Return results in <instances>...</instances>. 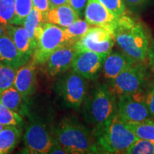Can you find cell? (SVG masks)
<instances>
[{
	"instance_id": "1",
	"label": "cell",
	"mask_w": 154,
	"mask_h": 154,
	"mask_svg": "<svg viewBox=\"0 0 154 154\" xmlns=\"http://www.w3.org/2000/svg\"><path fill=\"white\" fill-rule=\"evenodd\" d=\"M54 139L66 153H101L93 133L73 118H64L53 127Z\"/></svg>"
},
{
	"instance_id": "2",
	"label": "cell",
	"mask_w": 154,
	"mask_h": 154,
	"mask_svg": "<svg viewBox=\"0 0 154 154\" xmlns=\"http://www.w3.org/2000/svg\"><path fill=\"white\" fill-rule=\"evenodd\" d=\"M113 36L121 51L136 62H143L146 60L149 42L140 23L125 14L121 15L118 18Z\"/></svg>"
},
{
	"instance_id": "3",
	"label": "cell",
	"mask_w": 154,
	"mask_h": 154,
	"mask_svg": "<svg viewBox=\"0 0 154 154\" xmlns=\"http://www.w3.org/2000/svg\"><path fill=\"white\" fill-rule=\"evenodd\" d=\"M92 133L101 153H126L138 139L117 112L104 124L94 128Z\"/></svg>"
},
{
	"instance_id": "4",
	"label": "cell",
	"mask_w": 154,
	"mask_h": 154,
	"mask_svg": "<svg viewBox=\"0 0 154 154\" xmlns=\"http://www.w3.org/2000/svg\"><path fill=\"white\" fill-rule=\"evenodd\" d=\"M116 94L106 84H99L83 102L82 115L94 128L104 124L117 112Z\"/></svg>"
},
{
	"instance_id": "5",
	"label": "cell",
	"mask_w": 154,
	"mask_h": 154,
	"mask_svg": "<svg viewBox=\"0 0 154 154\" xmlns=\"http://www.w3.org/2000/svg\"><path fill=\"white\" fill-rule=\"evenodd\" d=\"M29 121L24 134V149L21 153L29 154L49 153L54 137L53 127L42 117L29 115Z\"/></svg>"
},
{
	"instance_id": "6",
	"label": "cell",
	"mask_w": 154,
	"mask_h": 154,
	"mask_svg": "<svg viewBox=\"0 0 154 154\" xmlns=\"http://www.w3.org/2000/svg\"><path fill=\"white\" fill-rule=\"evenodd\" d=\"M74 45L65 34L63 27L45 22L43 31L36 41V46L32 59L37 64H44L54 51L66 46Z\"/></svg>"
},
{
	"instance_id": "7",
	"label": "cell",
	"mask_w": 154,
	"mask_h": 154,
	"mask_svg": "<svg viewBox=\"0 0 154 154\" xmlns=\"http://www.w3.org/2000/svg\"><path fill=\"white\" fill-rule=\"evenodd\" d=\"M86 80L72 70L58 81L56 89L64 106L73 109L82 106L87 92Z\"/></svg>"
},
{
	"instance_id": "8",
	"label": "cell",
	"mask_w": 154,
	"mask_h": 154,
	"mask_svg": "<svg viewBox=\"0 0 154 154\" xmlns=\"http://www.w3.org/2000/svg\"><path fill=\"white\" fill-rule=\"evenodd\" d=\"M147 76L146 68L141 62H136L110 80L109 87L116 95L132 94L141 91Z\"/></svg>"
},
{
	"instance_id": "9",
	"label": "cell",
	"mask_w": 154,
	"mask_h": 154,
	"mask_svg": "<svg viewBox=\"0 0 154 154\" xmlns=\"http://www.w3.org/2000/svg\"><path fill=\"white\" fill-rule=\"evenodd\" d=\"M117 113L125 124H131L149 119L150 112L141 91L119 96Z\"/></svg>"
},
{
	"instance_id": "10",
	"label": "cell",
	"mask_w": 154,
	"mask_h": 154,
	"mask_svg": "<svg viewBox=\"0 0 154 154\" xmlns=\"http://www.w3.org/2000/svg\"><path fill=\"white\" fill-rule=\"evenodd\" d=\"M113 34L106 29L93 26L74 44L76 51H90L109 54L114 45Z\"/></svg>"
},
{
	"instance_id": "11",
	"label": "cell",
	"mask_w": 154,
	"mask_h": 154,
	"mask_svg": "<svg viewBox=\"0 0 154 154\" xmlns=\"http://www.w3.org/2000/svg\"><path fill=\"white\" fill-rule=\"evenodd\" d=\"M108 54L90 51H76L72 69L86 79H94L103 66Z\"/></svg>"
},
{
	"instance_id": "12",
	"label": "cell",
	"mask_w": 154,
	"mask_h": 154,
	"mask_svg": "<svg viewBox=\"0 0 154 154\" xmlns=\"http://www.w3.org/2000/svg\"><path fill=\"white\" fill-rule=\"evenodd\" d=\"M84 17L85 20L91 26L105 28L112 34L118 21V17L106 8L99 0H87Z\"/></svg>"
},
{
	"instance_id": "13",
	"label": "cell",
	"mask_w": 154,
	"mask_h": 154,
	"mask_svg": "<svg viewBox=\"0 0 154 154\" xmlns=\"http://www.w3.org/2000/svg\"><path fill=\"white\" fill-rule=\"evenodd\" d=\"M76 50L74 45L59 48L49 57L46 67V72L50 78L58 76L72 68Z\"/></svg>"
},
{
	"instance_id": "14",
	"label": "cell",
	"mask_w": 154,
	"mask_h": 154,
	"mask_svg": "<svg viewBox=\"0 0 154 154\" xmlns=\"http://www.w3.org/2000/svg\"><path fill=\"white\" fill-rule=\"evenodd\" d=\"M36 63L31 59L27 63L17 69L13 86L22 97L28 101L36 91Z\"/></svg>"
},
{
	"instance_id": "15",
	"label": "cell",
	"mask_w": 154,
	"mask_h": 154,
	"mask_svg": "<svg viewBox=\"0 0 154 154\" xmlns=\"http://www.w3.org/2000/svg\"><path fill=\"white\" fill-rule=\"evenodd\" d=\"M134 63L136 61L123 51H111L102 66L103 76L106 79L112 80Z\"/></svg>"
},
{
	"instance_id": "16",
	"label": "cell",
	"mask_w": 154,
	"mask_h": 154,
	"mask_svg": "<svg viewBox=\"0 0 154 154\" xmlns=\"http://www.w3.org/2000/svg\"><path fill=\"white\" fill-rule=\"evenodd\" d=\"M4 27L5 32L12 40L19 52L30 60L33 57L36 43L31 39L24 26L9 24Z\"/></svg>"
},
{
	"instance_id": "17",
	"label": "cell",
	"mask_w": 154,
	"mask_h": 154,
	"mask_svg": "<svg viewBox=\"0 0 154 154\" xmlns=\"http://www.w3.org/2000/svg\"><path fill=\"white\" fill-rule=\"evenodd\" d=\"M29 59L19 52L12 40L5 32L0 36V62L18 69Z\"/></svg>"
},
{
	"instance_id": "18",
	"label": "cell",
	"mask_w": 154,
	"mask_h": 154,
	"mask_svg": "<svg viewBox=\"0 0 154 154\" xmlns=\"http://www.w3.org/2000/svg\"><path fill=\"white\" fill-rule=\"evenodd\" d=\"M80 17L69 4L49 9L47 16V22L67 27L76 22Z\"/></svg>"
},
{
	"instance_id": "19",
	"label": "cell",
	"mask_w": 154,
	"mask_h": 154,
	"mask_svg": "<svg viewBox=\"0 0 154 154\" xmlns=\"http://www.w3.org/2000/svg\"><path fill=\"white\" fill-rule=\"evenodd\" d=\"M0 103L21 116L29 114L28 101H26L14 86L0 92Z\"/></svg>"
},
{
	"instance_id": "20",
	"label": "cell",
	"mask_w": 154,
	"mask_h": 154,
	"mask_svg": "<svg viewBox=\"0 0 154 154\" xmlns=\"http://www.w3.org/2000/svg\"><path fill=\"white\" fill-rule=\"evenodd\" d=\"M22 138V128L17 126H6L0 131V154L11 152L18 145Z\"/></svg>"
},
{
	"instance_id": "21",
	"label": "cell",
	"mask_w": 154,
	"mask_h": 154,
	"mask_svg": "<svg viewBox=\"0 0 154 154\" xmlns=\"http://www.w3.org/2000/svg\"><path fill=\"white\" fill-rule=\"evenodd\" d=\"M130 130L140 139L148 140L154 143V121L147 119L136 124H126Z\"/></svg>"
},
{
	"instance_id": "22",
	"label": "cell",
	"mask_w": 154,
	"mask_h": 154,
	"mask_svg": "<svg viewBox=\"0 0 154 154\" xmlns=\"http://www.w3.org/2000/svg\"><path fill=\"white\" fill-rule=\"evenodd\" d=\"M91 26H93L88 24L86 20H83L79 18L70 26L63 27V29L67 37L74 44L78 40L85 35Z\"/></svg>"
},
{
	"instance_id": "23",
	"label": "cell",
	"mask_w": 154,
	"mask_h": 154,
	"mask_svg": "<svg viewBox=\"0 0 154 154\" xmlns=\"http://www.w3.org/2000/svg\"><path fill=\"white\" fill-rule=\"evenodd\" d=\"M43 23H45V20L42 13L37 9L33 7L25 19L23 26L26 30L31 39L33 42H35L36 43V42L34 38V32L36 28H38Z\"/></svg>"
},
{
	"instance_id": "24",
	"label": "cell",
	"mask_w": 154,
	"mask_h": 154,
	"mask_svg": "<svg viewBox=\"0 0 154 154\" xmlns=\"http://www.w3.org/2000/svg\"><path fill=\"white\" fill-rule=\"evenodd\" d=\"M32 9V0H15V14L12 24L23 26L25 19Z\"/></svg>"
},
{
	"instance_id": "25",
	"label": "cell",
	"mask_w": 154,
	"mask_h": 154,
	"mask_svg": "<svg viewBox=\"0 0 154 154\" xmlns=\"http://www.w3.org/2000/svg\"><path fill=\"white\" fill-rule=\"evenodd\" d=\"M0 124L5 126H17L22 128L24 119L22 116L0 103Z\"/></svg>"
},
{
	"instance_id": "26",
	"label": "cell",
	"mask_w": 154,
	"mask_h": 154,
	"mask_svg": "<svg viewBox=\"0 0 154 154\" xmlns=\"http://www.w3.org/2000/svg\"><path fill=\"white\" fill-rule=\"evenodd\" d=\"M15 14V0H0V22L4 26L12 24Z\"/></svg>"
},
{
	"instance_id": "27",
	"label": "cell",
	"mask_w": 154,
	"mask_h": 154,
	"mask_svg": "<svg viewBox=\"0 0 154 154\" xmlns=\"http://www.w3.org/2000/svg\"><path fill=\"white\" fill-rule=\"evenodd\" d=\"M17 69L0 62V92L14 84Z\"/></svg>"
},
{
	"instance_id": "28",
	"label": "cell",
	"mask_w": 154,
	"mask_h": 154,
	"mask_svg": "<svg viewBox=\"0 0 154 154\" xmlns=\"http://www.w3.org/2000/svg\"><path fill=\"white\" fill-rule=\"evenodd\" d=\"M126 154H154V143L138 138L131 146Z\"/></svg>"
},
{
	"instance_id": "29",
	"label": "cell",
	"mask_w": 154,
	"mask_h": 154,
	"mask_svg": "<svg viewBox=\"0 0 154 154\" xmlns=\"http://www.w3.org/2000/svg\"><path fill=\"white\" fill-rule=\"evenodd\" d=\"M99 1L118 18L125 14L126 7L124 0H99Z\"/></svg>"
},
{
	"instance_id": "30",
	"label": "cell",
	"mask_w": 154,
	"mask_h": 154,
	"mask_svg": "<svg viewBox=\"0 0 154 154\" xmlns=\"http://www.w3.org/2000/svg\"><path fill=\"white\" fill-rule=\"evenodd\" d=\"M33 7L39 10L43 14L45 22H47V13L49 10V0H32Z\"/></svg>"
},
{
	"instance_id": "31",
	"label": "cell",
	"mask_w": 154,
	"mask_h": 154,
	"mask_svg": "<svg viewBox=\"0 0 154 154\" xmlns=\"http://www.w3.org/2000/svg\"><path fill=\"white\" fill-rule=\"evenodd\" d=\"M87 0H68V4L79 14V17H82L84 12Z\"/></svg>"
},
{
	"instance_id": "32",
	"label": "cell",
	"mask_w": 154,
	"mask_h": 154,
	"mask_svg": "<svg viewBox=\"0 0 154 154\" xmlns=\"http://www.w3.org/2000/svg\"><path fill=\"white\" fill-rule=\"evenodd\" d=\"M145 101L151 117L154 118V87L145 94Z\"/></svg>"
},
{
	"instance_id": "33",
	"label": "cell",
	"mask_w": 154,
	"mask_h": 154,
	"mask_svg": "<svg viewBox=\"0 0 154 154\" xmlns=\"http://www.w3.org/2000/svg\"><path fill=\"white\" fill-rule=\"evenodd\" d=\"M49 153L51 154H66V153L65 152L64 150L63 149V148L61 147L58 142L54 139V143L51 148L50 149Z\"/></svg>"
},
{
	"instance_id": "34",
	"label": "cell",
	"mask_w": 154,
	"mask_h": 154,
	"mask_svg": "<svg viewBox=\"0 0 154 154\" xmlns=\"http://www.w3.org/2000/svg\"><path fill=\"white\" fill-rule=\"evenodd\" d=\"M124 2L131 7H139L146 5L149 0H124Z\"/></svg>"
},
{
	"instance_id": "35",
	"label": "cell",
	"mask_w": 154,
	"mask_h": 154,
	"mask_svg": "<svg viewBox=\"0 0 154 154\" xmlns=\"http://www.w3.org/2000/svg\"><path fill=\"white\" fill-rule=\"evenodd\" d=\"M148 57L149 59V65L151 67L152 72L154 74V46L149 49V52H148Z\"/></svg>"
},
{
	"instance_id": "36",
	"label": "cell",
	"mask_w": 154,
	"mask_h": 154,
	"mask_svg": "<svg viewBox=\"0 0 154 154\" xmlns=\"http://www.w3.org/2000/svg\"><path fill=\"white\" fill-rule=\"evenodd\" d=\"M49 9L58 7V6L68 4V0H49Z\"/></svg>"
},
{
	"instance_id": "37",
	"label": "cell",
	"mask_w": 154,
	"mask_h": 154,
	"mask_svg": "<svg viewBox=\"0 0 154 154\" xmlns=\"http://www.w3.org/2000/svg\"><path fill=\"white\" fill-rule=\"evenodd\" d=\"M4 32H5V27H4L3 25L1 24V22H0V36H2V34Z\"/></svg>"
},
{
	"instance_id": "38",
	"label": "cell",
	"mask_w": 154,
	"mask_h": 154,
	"mask_svg": "<svg viewBox=\"0 0 154 154\" xmlns=\"http://www.w3.org/2000/svg\"><path fill=\"white\" fill-rule=\"evenodd\" d=\"M6 126H5V125H3V124H0V131H1L4 128H5Z\"/></svg>"
}]
</instances>
